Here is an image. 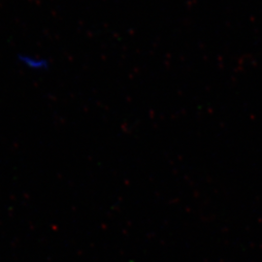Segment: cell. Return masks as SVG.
Segmentation results:
<instances>
[{"label": "cell", "instance_id": "obj_1", "mask_svg": "<svg viewBox=\"0 0 262 262\" xmlns=\"http://www.w3.org/2000/svg\"><path fill=\"white\" fill-rule=\"evenodd\" d=\"M19 59L23 66H27L29 69H34V70L46 69L49 64L46 59L36 58L33 56H19Z\"/></svg>", "mask_w": 262, "mask_h": 262}]
</instances>
